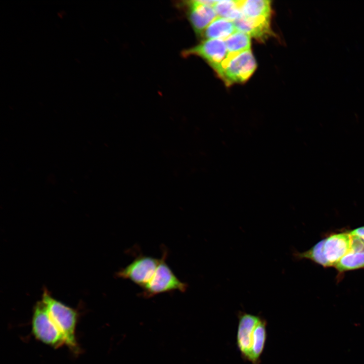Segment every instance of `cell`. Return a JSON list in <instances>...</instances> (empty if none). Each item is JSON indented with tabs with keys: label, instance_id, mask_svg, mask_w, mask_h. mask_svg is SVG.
<instances>
[{
	"label": "cell",
	"instance_id": "11",
	"mask_svg": "<svg viewBox=\"0 0 364 364\" xmlns=\"http://www.w3.org/2000/svg\"><path fill=\"white\" fill-rule=\"evenodd\" d=\"M350 234V247L334 266L340 272L364 267V242L358 237Z\"/></svg>",
	"mask_w": 364,
	"mask_h": 364
},
{
	"label": "cell",
	"instance_id": "16",
	"mask_svg": "<svg viewBox=\"0 0 364 364\" xmlns=\"http://www.w3.org/2000/svg\"><path fill=\"white\" fill-rule=\"evenodd\" d=\"M324 239L319 241L309 249L302 252L293 250L292 256L295 260L309 259L324 267L331 266L324 253Z\"/></svg>",
	"mask_w": 364,
	"mask_h": 364
},
{
	"label": "cell",
	"instance_id": "10",
	"mask_svg": "<svg viewBox=\"0 0 364 364\" xmlns=\"http://www.w3.org/2000/svg\"><path fill=\"white\" fill-rule=\"evenodd\" d=\"M237 31L249 35L263 42L274 33L270 27V19H252L242 16L233 21Z\"/></svg>",
	"mask_w": 364,
	"mask_h": 364
},
{
	"label": "cell",
	"instance_id": "15",
	"mask_svg": "<svg viewBox=\"0 0 364 364\" xmlns=\"http://www.w3.org/2000/svg\"><path fill=\"white\" fill-rule=\"evenodd\" d=\"M240 5L241 1L222 0L216 1L213 7L217 17L233 22L243 16Z\"/></svg>",
	"mask_w": 364,
	"mask_h": 364
},
{
	"label": "cell",
	"instance_id": "13",
	"mask_svg": "<svg viewBox=\"0 0 364 364\" xmlns=\"http://www.w3.org/2000/svg\"><path fill=\"white\" fill-rule=\"evenodd\" d=\"M236 31L233 21L217 17L206 28L202 36L206 39L224 40Z\"/></svg>",
	"mask_w": 364,
	"mask_h": 364
},
{
	"label": "cell",
	"instance_id": "2",
	"mask_svg": "<svg viewBox=\"0 0 364 364\" xmlns=\"http://www.w3.org/2000/svg\"><path fill=\"white\" fill-rule=\"evenodd\" d=\"M41 300L63 334L65 344L73 349H76L75 331L78 316L77 311L54 298L46 289L43 290Z\"/></svg>",
	"mask_w": 364,
	"mask_h": 364
},
{
	"label": "cell",
	"instance_id": "12",
	"mask_svg": "<svg viewBox=\"0 0 364 364\" xmlns=\"http://www.w3.org/2000/svg\"><path fill=\"white\" fill-rule=\"evenodd\" d=\"M241 10L243 16L252 19H270L271 2L267 0L241 1Z\"/></svg>",
	"mask_w": 364,
	"mask_h": 364
},
{
	"label": "cell",
	"instance_id": "4",
	"mask_svg": "<svg viewBox=\"0 0 364 364\" xmlns=\"http://www.w3.org/2000/svg\"><path fill=\"white\" fill-rule=\"evenodd\" d=\"M32 333L35 338L49 345L57 347L65 344V338L41 300L34 307L32 318Z\"/></svg>",
	"mask_w": 364,
	"mask_h": 364
},
{
	"label": "cell",
	"instance_id": "9",
	"mask_svg": "<svg viewBox=\"0 0 364 364\" xmlns=\"http://www.w3.org/2000/svg\"><path fill=\"white\" fill-rule=\"evenodd\" d=\"M351 243L349 232L332 235L324 239V253L331 266H334L347 253Z\"/></svg>",
	"mask_w": 364,
	"mask_h": 364
},
{
	"label": "cell",
	"instance_id": "17",
	"mask_svg": "<svg viewBox=\"0 0 364 364\" xmlns=\"http://www.w3.org/2000/svg\"><path fill=\"white\" fill-rule=\"evenodd\" d=\"M349 233L351 235L358 237L364 242V226L356 228L349 232Z\"/></svg>",
	"mask_w": 364,
	"mask_h": 364
},
{
	"label": "cell",
	"instance_id": "6",
	"mask_svg": "<svg viewBox=\"0 0 364 364\" xmlns=\"http://www.w3.org/2000/svg\"><path fill=\"white\" fill-rule=\"evenodd\" d=\"M160 259L140 255L116 274L117 277L131 281L144 288L152 279Z\"/></svg>",
	"mask_w": 364,
	"mask_h": 364
},
{
	"label": "cell",
	"instance_id": "8",
	"mask_svg": "<svg viewBox=\"0 0 364 364\" xmlns=\"http://www.w3.org/2000/svg\"><path fill=\"white\" fill-rule=\"evenodd\" d=\"M216 1L186 2L187 16L195 32L202 36L205 30L217 16L213 8Z\"/></svg>",
	"mask_w": 364,
	"mask_h": 364
},
{
	"label": "cell",
	"instance_id": "14",
	"mask_svg": "<svg viewBox=\"0 0 364 364\" xmlns=\"http://www.w3.org/2000/svg\"><path fill=\"white\" fill-rule=\"evenodd\" d=\"M228 52V57L233 56L251 49V36L236 31L224 40Z\"/></svg>",
	"mask_w": 364,
	"mask_h": 364
},
{
	"label": "cell",
	"instance_id": "7",
	"mask_svg": "<svg viewBox=\"0 0 364 364\" xmlns=\"http://www.w3.org/2000/svg\"><path fill=\"white\" fill-rule=\"evenodd\" d=\"M228 55L224 40L208 39L199 44L184 50L182 55L184 57L197 56L202 58L216 72Z\"/></svg>",
	"mask_w": 364,
	"mask_h": 364
},
{
	"label": "cell",
	"instance_id": "5",
	"mask_svg": "<svg viewBox=\"0 0 364 364\" xmlns=\"http://www.w3.org/2000/svg\"><path fill=\"white\" fill-rule=\"evenodd\" d=\"M167 255L165 251L152 279L143 288L145 296L150 297L175 290L184 292L187 290V284L179 280L165 261Z\"/></svg>",
	"mask_w": 364,
	"mask_h": 364
},
{
	"label": "cell",
	"instance_id": "3",
	"mask_svg": "<svg viewBox=\"0 0 364 364\" xmlns=\"http://www.w3.org/2000/svg\"><path fill=\"white\" fill-rule=\"evenodd\" d=\"M256 67V60L250 50L227 57L216 73L227 86H229L247 81Z\"/></svg>",
	"mask_w": 364,
	"mask_h": 364
},
{
	"label": "cell",
	"instance_id": "1",
	"mask_svg": "<svg viewBox=\"0 0 364 364\" xmlns=\"http://www.w3.org/2000/svg\"><path fill=\"white\" fill-rule=\"evenodd\" d=\"M266 323L260 316L241 312L237 343L242 355L252 364H258L266 339Z\"/></svg>",
	"mask_w": 364,
	"mask_h": 364
}]
</instances>
